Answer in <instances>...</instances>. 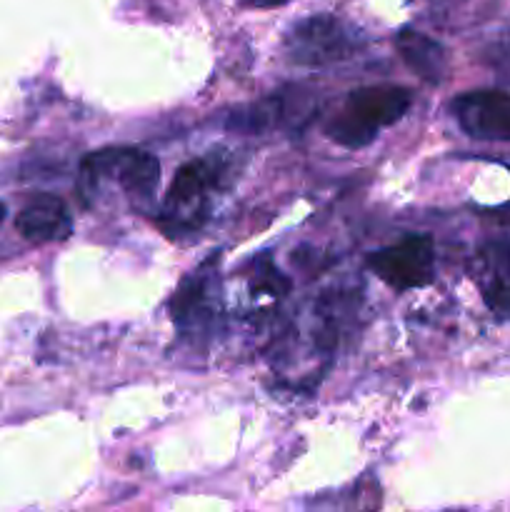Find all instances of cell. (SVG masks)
Listing matches in <instances>:
<instances>
[{"instance_id": "10", "label": "cell", "mask_w": 510, "mask_h": 512, "mask_svg": "<svg viewBox=\"0 0 510 512\" xmlns=\"http://www.w3.org/2000/svg\"><path fill=\"white\" fill-rule=\"evenodd\" d=\"M395 45H398L400 58L413 73H418V78L428 80V83H440L445 78L448 55H445L443 45L435 43L433 38L413 28H403L395 38Z\"/></svg>"}, {"instance_id": "1", "label": "cell", "mask_w": 510, "mask_h": 512, "mask_svg": "<svg viewBox=\"0 0 510 512\" xmlns=\"http://www.w3.org/2000/svg\"><path fill=\"white\" fill-rule=\"evenodd\" d=\"M413 103L408 88L400 85H368L348 95L340 113L328 123V135L343 148H365L375 135L405 115Z\"/></svg>"}, {"instance_id": "9", "label": "cell", "mask_w": 510, "mask_h": 512, "mask_svg": "<svg viewBox=\"0 0 510 512\" xmlns=\"http://www.w3.org/2000/svg\"><path fill=\"white\" fill-rule=\"evenodd\" d=\"M305 95L298 88L285 90V93L270 95L268 100L258 105H248V108H240L230 115L228 125L230 128L245 130V133H260V130L268 128H280V125H288L298 120V115L303 113Z\"/></svg>"}, {"instance_id": "13", "label": "cell", "mask_w": 510, "mask_h": 512, "mask_svg": "<svg viewBox=\"0 0 510 512\" xmlns=\"http://www.w3.org/2000/svg\"><path fill=\"white\" fill-rule=\"evenodd\" d=\"M5 215H8V208H5V203H0V225H3Z\"/></svg>"}, {"instance_id": "8", "label": "cell", "mask_w": 510, "mask_h": 512, "mask_svg": "<svg viewBox=\"0 0 510 512\" xmlns=\"http://www.w3.org/2000/svg\"><path fill=\"white\" fill-rule=\"evenodd\" d=\"M15 228L30 243H53V240L68 238L73 230V218L63 200L43 193L20 210L15 218Z\"/></svg>"}, {"instance_id": "11", "label": "cell", "mask_w": 510, "mask_h": 512, "mask_svg": "<svg viewBox=\"0 0 510 512\" xmlns=\"http://www.w3.org/2000/svg\"><path fill=\"white\" fill-rule=\"evenodd\" d=\"M208 278L203 273H195L180 285L173 298V318L183 328H198V325L213 320V308L208 303Z\"/></svg>"}, {"instance_id": "7", "label": "cell", "mask_w": 510, "mask_h": 512, "mask_svg": "<svg viewBox=\"0 0 510 512\" xmlns=\"http://www.w3.org/2000/svg\"><path fill=\"white\" fill-rule=\"evenodd\" d=\"M473 275L490 313L510 320V240L483 245L475 255Z\"/></svg>"}, {"instance_id": "6", "label": "cell", "mask_w": 510, "mask_h": 512, "mask_svg": "<svg viewBox=\"0 0 510 512\" xmlns=\"http://www.w3.org/2000/svg\"><path fill=\"white\" fill-rule=\"evenodd\" d=\"M453 113L470 138L510 140V93L473 90L455 98Z\"/></svg>"}, {"instance_id": "3", "label": "cell", "mask_w": 510, "mask_h": 512, "mask_svg": "<svg viewBox=\"0 0 510 512\" xmlns=\"http://www.w3.org/2000/svg\"><path fill=\"white\" fill-rule=\"evenodd\" d=\"M220 165L215 160H190L175 173L163 203L160 225L168 233H193L208 215L210 190L218 185Z\"/></svg>"}, {"instance_id": "4", "label": "cell", "mask_w": 510, "mask_h": 512, "mask_svg": "<svg viewBox=\"0 0 510 512\" xmlns=\"http://www.w3.org/2000/svg\"><path fill=\"white\" fill-rule=\"evenodd\" d=\"M285 50L293 63L320 68V65H333L350 58L358 50V40H355V30H350L333 15H313L293 25L285 38Z\"/></svg>"}, {"instance_id": "2", "label": "cell", "mask_w": 510, "mask_h": 512, "mask_svg": "<svg viewBox=\"0 0 510 512\" xmlns=\"http://www.w3.org/2000/svg\"><path fill=\"white\" fill-rule=\"evenodd\" d=\"M105 178L118 180L120 188L130 198L135 208H150L155 198V188L160 180V163L145 150L133 148H108L88 155L80 165L78 190L83 198L95 195L98 185Z\"/></svg>"}, {"instance_id": "12", "label": "cell", "mask_w": 510, "mask_h": 512, "mask_svg": "<svg viewBox=\"0 0 510 512\" xmlns=\"http://www.w3.org/2000/svg\"><path fill=\"white\" fill-rule=\"evenodd\" d=\"M248 3L258 5V8H275V5H285L288 0H248Z\"/></svg>"}, {"instance_id": "5", "label": "cell", "mask_w": 510, "mask_h": 512, "mask_svg": "<svg viewBox=\"0 0 510 512\" xmlns=\"http://www.w3.org/2000/svg\"><path fill=\"white\" fill-rule=\"evenodd\" d=\"M433 240L428 235H410L390 248L370 255L368 265L388 288L403 290L423 288L433 280Z\"/></svg>"}]
</instances>
